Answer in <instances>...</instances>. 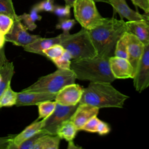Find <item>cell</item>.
I'll return each mask as SVG.
<instances>
[{
  "label": "cell",
  "instance_id": "6da1fadb",
  "mask_svg": "<svg viewBox=\"0 0 149 149\" xmlns=\"http://www.w3.org/2000/svg\"><path fill=\"white\" fill-rule=\"evenodd\" d=\"M96 48L97 55L111 57L114 56L118 40L128 31L126 23L115 18H104L101 24L88 30Z\"/></svg>",
  "mask_w": 149,
  "mask_h": 149
},
{
  "label": "cell",
  "instance_id": "7a4b0ae2",
  "mask_svg": "<svg viewBox=\"0 0 149 149\" xmlns=\"http://www.w3.org/2000/svg\"><path fill=\"white\" fill-rule=\"evenodd\" d=\"M128 98L109 82H90L83 88L79 104H87L98 108H122Z\"/></svg>",
  "mask_w": 149,
  "mask_h": 149
},
{
  "label": "cell",
  "instance_id": "3957f363",
  "mask_svg": "<svg viewBox=\"0 0 149 149\" xmlns=\"http://www.w3.org/2000/svg\"><path fill=\"white\" fill-rule=\"evenodd\" d=\"M109 58L97 55L91 58L72 60L70 69L74 73L76 79L80 80L112 83L116 79L111 72Z\"/></svg>",
  "mask_w": 149,
  "mask_h": 149
},
{
  "label": "cell",
  "instance_id": "277c9868",
  "mask_svg": "<svg viewBox=\"0 0 149 149\" xmlns=\"http://www.w3.org/2000/svg\"><path fill=\"white\" fill-rule=\"evenodd\" d=\"M60 44L70 53L74 61L94 58L97 55L88 31L83 27L74 34L65 33Z\"/></svg>",
  "mask_w": 149,
  "mask_h": 149
},
{
  "label": "cell",
  "instance_id": "5b68a950",
  "mask_svg": "<svg viewBox=\"0 0 149 149\" xmlns=\"http://www.w3.org/2000/svg\"><path fill=\"white\" fill-rule=\"evenodd\" d=\"M76 76L71 69H58L54 72L40 77L36 82L22 91L57 93L65 86L75 83Z\"/></svg>",
  "mask_w": 149,
  "mask_h": 149
},
{
  "label": "cell",
  "instance_id": "8992f818",
  "mask_svg": "<svg viewBox=\"0 0 149 149\" xmlns=\"http://www.w3.org/2000/svg\"><path fill=\"white\" fill-rule=\"evenodd\" d=\"M73 8L76 20L87 30L95 28L104 20L93 0H75Z\"/></svg>",
  "mask_w": 149,
  "mask_h": 149
},
{
  "label": "cell",
  "instance_id": "52a82bcc",
  "mask_svg": "<svg viewBox=\"0 0 149 149\" xmlns=\"http://www.w3.org/2000/svg\"><path fill=\"white\" fill-rule=\"evenodd\" d=\"M79 104L76 105L65 106L56 102L54 112L47 118L44 119L42 130L51 135H56L58 128L63 122L69 120Z\"/></svg>",
  "mask_w": 149,
  "mask_h": 149
},
{
  "label": "cell",
  "instance_id": "ba28073f",
  "mask_svg": "<svg viewBox=\"0 0 149 149\" xmlns=\"http://www.w3.org/2000/svg\"><path fill=\"white\" fill-rule=\"evenodd\" d=\"M133 80L136 90L140 93L149 87V43L144 45Z\"/></svg>",
  "mask_w": 149,
  "mask_h": 149
},
{
  "label": "cell",
  "instance_id": "9c48e42d",
  "mask_svg": "<svg viewBox=\"0 0 149 149\" xmlns=\"http://www.w3.org/2000/svg\"><path fill=\"white\" fill-rule=\"evenodd\" d=\"M27 30L19 19L15 20L11 30L5 35L6 41L23 47L41 37L39 35L30 34Z\"/></svg>",
  "mask_w": 149,
  "mask_h": 149
},
{
  "label": "cell",
  "instance_id": "30bf717a",
  "mask_svg": "<svg viewBox=\"0 0 149 149\" xmlns=\"http://www.w3.org/2000/svg\"><path fill=\"white\" fill-rule=\"evenodd\" d=\"M83 88V87L75 83L66 85L57 93L55 101L65 106L76 105L79 104Z\"/></svg>",
  "mask_w": 149,
  "mask_h": 149
},
{
  "label": "cell",
  "instance_id": "8fae6325",
  "mask_svg": "<svg viewBox=\"0 0 149 149\" xmlns=\"http://www.w3.org/2000/svg\"><path fill=\"white\" fill-rule=\"evenodd\" d=\"M109 62L111 72L116 79L133 78L134 69L127 59L114 55L109 57Z\"/></svg>",
  "mask_w": 149,
  "mask_h": 149
},
{
  "label": "cell",
  "instance_id": "7c38bea8",
  "mask_svg": "<svg viewBox=\"0 0 149 149\" xmlns=\"http://www.w3.org/2000/svg\"><path fill=\"white\" fill-rule=\"evenodd\" d=\"M99 109L89 104H79L70 120L73 123L77 130H80L89 119L98 115Z\"/></svg>",
  "mask_w": 149,
  "mask_h": 149
},
{
  "label": "cell",
  "instance_id": "4fadbf2b",
  "mask_svg": "<svg viewBox=\"0 0 149 149\" xmlns=\"http://www.w3.org/2000/svg\"><path fill=\"white\" fill-rule=\"evenodd\" d=\"M56 95V94L43 92L22 91V92L17 93V100L15 105L17 107L34 105H37L41 102L55 100Z\"/></svg>",
  "mask_w": 149,
  "mask_h": 149
},
{
  "label": "cell",
  "instance_id": "5bb4252c",
  "mask_svg": "<svg viewBox=\"0 0 149 149\" xmlns=\"http://www.w3.org/2000/svg\"><path fill=\"white\" fill-rule=\"evenodd\" d=\"M108 3L112 5L115 13H118L121 19H126L128 21H139L147 19L148 15H141L132 10L127 5L125 0H108Z\"/></svg>",
  "mask_w": 149,
  "mask_h": 149
},
{
  "label": "cell",
  "instance_id": "9a60e30c",
  "mask_svg": "<svg viewBox=\"0 0 149 149\" xmlns=\"http://www.w3.org/2000/svg\"><path fill=\"white\" fill-rule=\"evenodd\" d=\"M65 33L63 32L62 34L52 38H42L36 40L34 42L23 47L24 51L29 52L40 54L44 56V50L48 48L55 44H60L62 40L64 37Z\"/></svg>",
  "mask_w": 149,
  "mask_h": 149
},
{
  "label": "cell",
  "instance_id": "2e32d148",
  "mask_svg": "<svg viewBox=\"0 0 149 149\" xmlns=\"http://www.w3.org/2000/svg\"><path fill=\"white\" fill-rule=\"evenodd\" d=\"M144 44L134 34L128 32L127 60L136 71L137 64L143 54Z\"/></svg>",
  "mask_w": 149,
  "mask_h": 149
},
{
  "label": "cell",
  "instance_id": "e0dca14e",
  "mask_svg": "<svg viewBox=\"0 0 149 149\" xmlns=\"http://www.w3.org/2000/svg\"><path fill=\"white\" fill-rule=\"evenodd\" d=\"M44 122V119L41 120H36L29 126H27L19 134L14 136L11 140V142L9 145L8 149H17V146L23 141H26L40 131L42 129Z\"/></svg>",
  "mask_w": 149,
  "mask_h": 149
},
{
  "label": "cell",
  "instance_id": "ac0fdd59",
  "mask_svg": "<svg viewBox=\"0 0 149 149\" xmlns=\"http://www.w3.org/2000/svg\"><path fill=\"white\" fill-rule=\"evenodd\" d=\"M128 31L136 36L144 45L149 43V16L144 20L126 22Z\"/></svg>",
  "mask_w": 149,
  "mask_h": 149
},
{
  "label": "cell",
  "instance_id": "d6986e66",
  "mask_svg": "<svg viewBox=\"0 0 149 149\" xmlns=\"http://www.w3.org/2000/svg\"><path fill=\"white\" fill-rule=\"evenodd\" d=\"M61 140L58 135L45 134L38 139L33 149H58Z\"/></svg>",
  "mask_w": 149,
  "mask_h": 149
},
{
  "label": "cell",
  "instance_id": "ffe728a7",
  "mask_svg": "<svg viewBox=\"0 0 149 149\" xmlns=\"http://www.w3.org/2000/svg\"><path fill=\"white\" fill-rule=\"evenodd\" d=\"M14 73V65L12 62L9 61L0 67V74L2 77L0 83V95L10 86V81Z\"/></svg>",
  "mask_w": 149,
  "mask_h": 149
},
{
  "label": "cell",
  "instance_id": "44dd1931",
  "mask_svg": "<svg viewBox=\"0 0 149 149\" xmlns=\"http://www.w3.org/2000/svg\"><path fill=\"white\" fill-rule=\"evenodd\" d=\"M78 131L73 123L69 119L62 123L58 129L56 135L61 139H64L68 142L73 141Z\"/></svg>",
  "mask_w": 149,
  "mask_h": 149
},
{
  "label": "cell",
  "instance_id": "7402d4cb",
  "mask_svg": "<svg viewBox=\"0 0 149 149\" xmlns=\"http://www.w3.org/2000/svg\"><path fill=\"white\" fill-rule=\"evenodd\" d=\"M39 11L36 7L34 6L30 10V13H23L22 15L18 16V19L23 22V25L27 30H34L37 27V24L35 22L40 20L42 17L38 15Z\"/></svg>",
  "mask_w": 149,
  "mask_h": 149
},
{
  "label": "cell",
  "instance_id": "603a6c76",
  "mask_svg": "<svg viewBox=\"0 0 149 149\" xmlns=\"http://www.w3.org/2000/svg\"><path fill=\"white\" fill-rule=\"evenodd\" d=\"M17 93L14 91L9 86L0 95V108L9 107L16 104Z\"/></svg>",
  "mask_w": 149,
  "mask_h": 149
},
{
  "label": "cell",
  "instance_id": "cb8c5ba5",
  "mask_svg": "<svg viewBox=\"0 0 149 149\" xmlns=\"http://www.w3.org/2000/svg\"><path fill=\"white\" fill-rule=\"evenodd\" d=\"M56 101L52 100H48L39 103L38 105V118L37 120L45 119L49 116L55 110L56 107Z\"/></svg>",
  "mask_w": 149,
  "mask_h": 149
},
{
  "label": "cell",
  "instance_id": "d4e9b609",
  "mask_svg": "<svg viewBox=\"0 0 149 149\" xmlns=\"http://www.w3.org/2000/svg\"><path fill=\"white\" fill-rule=\"evenodd\" d=\"M128 32H126L116 44L114 55L127 59Z\"/></svg>",
  "mask_w": 149,
  "mask_h": 149
},
{
  "label": "cell",
  "instance_id": "484cf974",
  "mask_svg": "<svg viewBox=\"0 0 149 149\" xmlns=\"http://www.w3.org/2000/svg\"><path fill=\"white\" fill-rule=\"evenodd\" d=\"M72 60V59L71 55L68 51L65 49L61 56L53 60L52 62L58 69H70Z\"/></svg>",
  "mask_w": 149,
  "mask_h": 149
},
{
  "label": "cell",
  "instance_id": "4316f807",
  "mask_svg": "<svg viewBox=\"0 0 149 149\" xmlns=\"http://www.w3.org/2000/svg\"><path fill=\"white\" fill-rule=\"evenodd\" d=\"M65 48L61 44H55L44 50V56H46L51 61H53L61 56L65 51Z\"/></svg>",
  "mask_w": 149,
  "mask_h": 149
},
{
  "label": "cell",
  "instance_id": "83f0119b",
  "mask_svg": "<svg viewBox=\"0 0 149 149\" xmlns=\"http://www.w3.org/2000/svg\"><path fill=\"white\" fill-rule=\"evenodd\" d=\"M0 13L7 15L12 17L14 20L18 19L12 0H0Z\"/></svg>",
  "mask_w": 149,
  "mask_h": 149
},
{
  "label": "cell",
  "instance_id": "f1b7e54d",
  "mask_svg": "<svg viewBox=\"0 0 149 149\" xmlns=\"http://www.w3.org/2000/svg\"><path fill=\"white\" fill-rule=\"evenodd\" d=\"M14 23V19L10 16L0 13V31L5 35L10 32Z\"/></svg>",
  "mask_w": 149,
  "mask_h": 149
},
{
  "label": "cell",
  "instance_id": "f546056e",
  "mask_svg": "<svg viewBox=\"0 0 149 149\" xmlns=\"http://www.w3.org/2000/svg\"><path fill=\"white\" fill-rule=\"evenodd\" d=\"M48 134L42 129L35 134L34 136L23 141L22 144L17 146V149H33L34 144L36 143L38 139L44 134Z\"/></svg>",
  "mask_w": 149,
  "mask_h": 149
},
{
  "label": "cell",
  "instance_id": "4dcf8cb0",
  "mask_svg": "<svg viewBox=\"0 0 149 149\" xmlns=\"http://www.w3.org/2000/svg\"><path fill=\"white\" fill-rule=\"evenodd\" d=\"M76 23L74 19L69 18L59 19L58 23L56 25V29H61L64 33H69V31L73 28Z\"/></svg>",
  "mask_w": 149,
  "mask_h": 149
},
{
  "label": "cell",
  "instance_id": "1f68e13d",
  "mask_svg": "<svg viewBox=\"0 0 149 149\" xmlns=\"http://www.w3.org/2000/svg\"><path fill=\"white\" fill-rule=\"evenodd\" d=\"M100 120H100L97 117V116H95L89 119L83 126L80 130H83L91 133H95L97 132V127Z\"/></svg>",
  "mask_w": 149,
  "mask_h": 149
},
{
  "label": "cell",
  "instance_id": "d6a6232c",
  "mask_svg": "<svg viewBox=\"0 0 149 149\" xmlns=\"http://www.w3.org/2000/svg\"><path fill=\"white\" fill-rule=\"evenodd\" d=\"M53 12L59 19L69 18L70 16V7L66 5L64 6H56L54 8Z\"/></svg>",
  "mask_w": 149,
  "mask_h": 149
},
{
  "label": "cell",
  "instance_id": "836d02e7",
  "mask_svg": "<svg viewBox=\"0 0 149 149\" xmlns=\"http://www.w3.org/2000/svg\"><path fill=\"white\" fill-rule=\"evenodd\" d=\"M54 0H44L35 5L37 10L40 11H45L48 12H53L55 6L54 5Z\"/></svg>",
  "mask_w": 149,
  "mask_h": 149
},
{
  "label": "cell",
  "instance_id": "e575fe53",
  "mask_svg": "<svg viewBox=\"0 0 149 149\" xmlns=\"http://www.w3.org/2000/svg\"><path fill=\"white\" fill-rule=\"evenodd\" d=\"M110 130H111V129L108 124L106 122L100 120L97 126L96 132H97L100 135L103 136V135L108 134Z\"/></svg>",
  "mask_w": 149,
  "mask_h": 149
},
{
  "label": "cell",
  "instance_id": "d590c367",
  "mask_svg": "<svg viewBox=\"0 0 149 149\" xmlns=\"http://www.w3.org/2000/svg\"><path fill=\"white\" fill-rule=\"evenodd\" d=\"M133 3L136 6H138L143 9L146 14L148 12L149 2L147 0H131Z\"/></svg>",
  "mask_w": 149,
  "mask_h": 149
},
{
  "label": "cell",
  "instance_id": "8d00e7d4",
  "mask_svg": "<svg viewBox=\"0 0 149 149\" xmlns=\"http://www.w3.org/2000/svg\"><path fill=\"white\" fill-rule=\"evenodd\" d=\"M14 135H9L6 137H0V149H8Z\"/></svg>",
  "mask_w": 149,
  "mask_h": 149
},
{
  "label": "cell",
  "instance_id": "74e56055",
  "mask_svg": "<svg viewBox=\"0 0 149 149\" xmlns=\"http://www.w3.org/2000/svg\"><path fill=\"white\" fill-rule=\"evenodd\" d=\"M8 62H9V61L6 58L4 48H3L2 49H0V67L2 66L3 64L7 63Z\"/></svg>",
  "mask_w": 149,
  "mask_h": 149
},
{
  "label": "cell",
  "instance_id": "f35d334b",
  "mask_svg": "<svg viewBox=\"0 0 149 149\" xmlns=\"http://www.w3.org/2000/svg\"><path fill=\"white\" fill-rule=\"evenodd\" d=\"M6 42L5 34L0 31V49L4 48V45Z\"/></svg>",
  "mask_w": 149,
  "mask_h": 149
},
{
  "label": "cell",
  "instance_id": "ab89813d",
  "mask_svg": "<svg viewBox=\"0 0 149 149\" xmlns=\"http://www.w3.org/2000/svg\"><path fill=\"white\" fill-rule=\"evenodd\" d=\"M65 2V4L66 5L69 6L70 8L73 7L74 2L75 1V0H64Z\"/></svg>",
  "mask_w": 149,
  "mask_h": 149
},
{
  "label": "cell",
  "instance_id": "60d3db41",
  "mask_svg": "<svg viewBox=\"0 0 149 149\" xmlns=\"http://www.w3.org/2000/svg\"><path fill=\"white\" fill-rule=\"evenodd\" d=\"M95 2H106L108 3V0H93Z\"/></svg>",
  "mask_w": 149,
  "mask_h": 149
},
{
  "label": "cell",
  "instance_id": "b9f144b4",
  "mask_svg": "<svg viewBox=\"0 0 149 149\" xmlns=\"http://www.w3.org/2000/svg\"><path fill=\"white\" fill-rule=\"evenodd\" d=\"M1 79H2V77H1V75L0 74V83H1Z\"/></svg>",
  "mask_w": 149,
  "mask_h": 149
},
{
  "label": "cell",
  "instance_id": "7bdbcfd3",
  "mask_svg": "<svg viewBox=\"0 0 149 149\" xmlns=\"http://www.w3.org/2000/svg\"><path fill=\"white\" fill-rule=\"evenodd\" d=\"M147 15H148L149 16V8H148V13Z\"/></svg>",
  "mask_w": 149,
  "mask_h": 149
},
{
  "label": "cell",
  "instance_id": "ee69618b",
  "mask_svg": "<svg viewBox=\"0 0 149 149\" xmlns=\"http://www.w3.org/2000/svg\"><path fill=\"white\" fill-rule=\"evenodd\" d=\"M147 1H148V2H149V0H147Z\"/></svg>",
  "mask_w": 149,
  "mask_h": 149
}]
</instances>
